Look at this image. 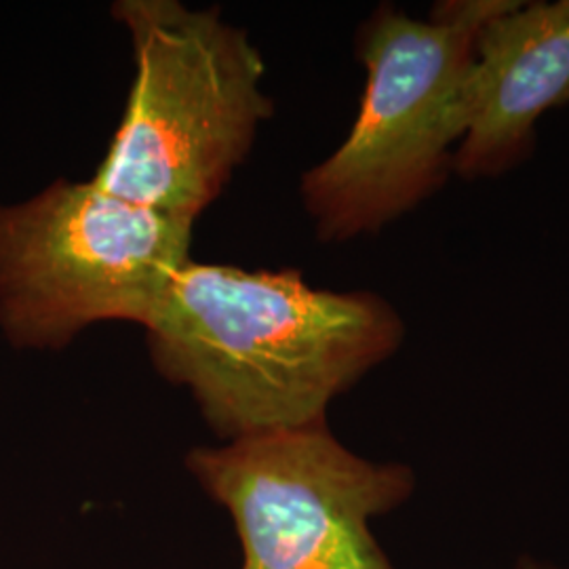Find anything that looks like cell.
Returning <instances> with one entry per match:
<instances>
[{"mask_svg":"<svg viewBox=\"0 0 569 569\" xmlns=\"http://www.w3.org/2000/svg\"><path fill=\"white\" fill-rule=\"evenodd\" d=\"M194 220L60 178L0 204V329L16 348L61 350L106 321L146 326L188 264Z\"/></svg>","mask_w":569,"mask_h":569,"instance_id":"4","label":"cell"},{"mask_svg":"<svg viewBox=\"0 0 569 569\" xmlns=\"http://www.w3.org/2000/svg\"><path fill=\"white\" fill-rule=\"evenodd\" d=\"M154 369L192 395L220 439L327 422L331 401L406 340L373 291H329L300 270L190 260L143 326Z\"/></svg>","mask_w":569,"mask_h":569,"instance_id":"1","label":"cell"},{"mask_svg":"<svg viewBox=\"0 0 569 569\" xmlns=\"http://www.w3.org/2000/svg\"><path fill=\"white\" fill-rule=\"evenodd\" d=\"M519 569H552V568H545V566H540V563H536V561H521V568Z\"/></svg>","mask_w":569,"mask_h":569,"instance_id":"7","label":"cell"},{"mask_svg":"<svg viewBox=\"0 0 569 569\" xmlns=\"http://www.w3.org/2000/svg\"><path fill=\"white\" fill-rule=\"evenodd\" d=\"M186 468L230 512L241 569H395L369 521L401 507L416 477L352 453L327 422L190 449Z\"/></svg>","mask_w":569,"mask_h":569,"instance_id":"5","label":"cell"},{"mask_svg":"<svg viewBox=\"0 0 569 569\" xmlns=\"http://www.w3.org/2000/svg\"><path fill=\"white\" fill-rule=\"evenodd\" d=\"M569 103V0H507L479 32L458 93L451 173L488 182L536 152V124Z\"/></svg>","mask_w":569,"mask_h":569,"instance_id":"6","label":"cell"},{"mask_svg":"<svg viewBox=\"0 0 569 569\" xmlns=\"http://www.w3.org/2000/svg\"><path fill=\"white\" fill-rule=\"evenodd\" d=\"M110 13L129 32L136 79L93 182L197 222L274 114L262 53L218 7L117 0Z\"/></svg>","mask_w":569,"mask_h":569,"instance_id":"2","label":"cell"},{"mask_svg":"<svg viewBox=\"0 0 569 569\" xmlns=\"http://www.w3.org/2000/svg\"><path fill=\"white\" fill-rule=\"evenodd\" d=\"M507 0H443L428 20L382 2L357 30L366 89L345 142L300 180L321 243L378 234L448 183L458 93L486 21Z\"/></svg>","mask_w":569,"mask_h":569,"instance_id":"3","label":"cell"}]
</instances>
